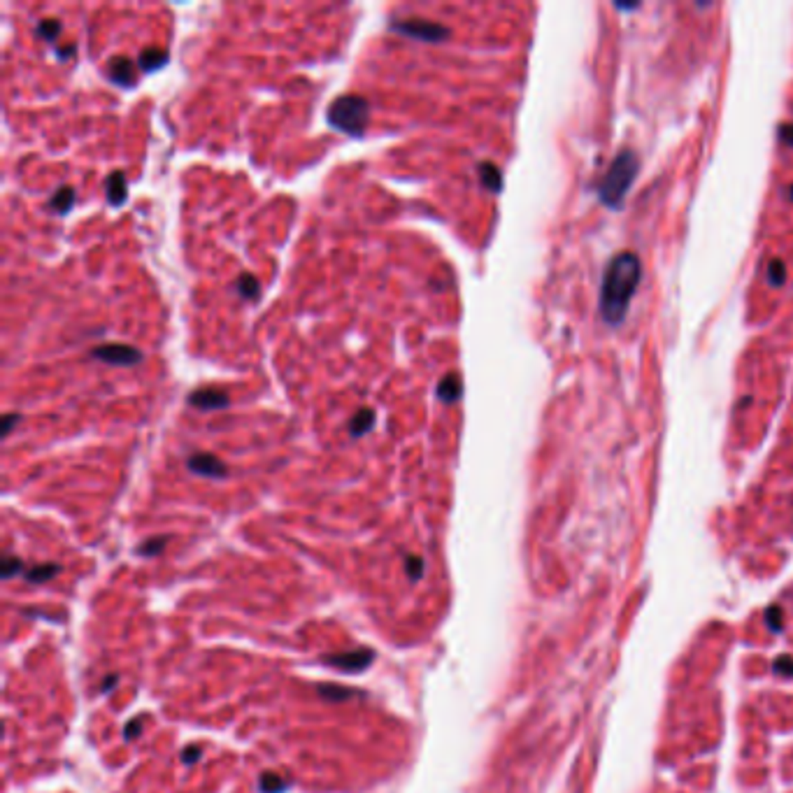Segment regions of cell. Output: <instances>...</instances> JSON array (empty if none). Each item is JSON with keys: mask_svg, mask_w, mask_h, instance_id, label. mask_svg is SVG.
Listing matches in <instances>:
<instances>
[{"mask_svg": "<svg viewBox=\"0 0 793 793\" xmlns=\"http://www.w3.org/2000/svg\"><path fill=\"white\" fill-rule=\"evenodd\" d=\"M23 568V563L19 558H14V556H8L3 561V577H12V575H17V572H19Z\"/></svg>", "mask_w": 793, "mask_h": 793, "instance_id": "obj_23", "label": "cell"}, {"mask_svg": "<svg viewBox=\"0 0 793 793\" xmlns=\"http://www.w3.org/2000/svg\"><path fill=\"white\" fill-rule=\"evenodd\" d=\"M479 180H481V184H484L486 188H491V191H498L500 188V173L493 163H481Z\"/></svg>", "mask_w": 793, "mask_h": 793, "instance_id": "obj_16", "label": "cell"}, {"mask_svg": "<svg viewBox=\"0 0 793 793\" xmlns=\"http://www.w3.org/2000/svg\"><path fill=\"white\" fill-rule=\"evenodd\" d=\"M437 398L442 402H454L461 398V377L459 375H447L442 377L440 384H437Z\"/></svg>", "mask_w": 793, "mask_h": 793, "instance_id": "obj_12", "label": "cell"}, {"mask_svg": "<svg viewBox=\"0 0 793 793\" xmlns=\"http://www.w3.org/2000/svg\"><path fill=\"white\" fill-rule=\"evenodd\" d=\"M91 356L109 365H135L142 361V354L131 345H100L91 351Z\"/></svg>", "mask_w": 793, "mask_h": 793, "instance_id": "obj_6", "label": "cell"}, {"mask_svg": "<svg viewBox=\"0 0 793 793\" xmlns=\"http://www.w3.org/2000/svg\"><path fill=\"white\" fill-rule=\"evenodd\" d=\"M168 63V54L163 50H156V47H149V50H142L140 52V58H138V65L142 68L144 72H154L158 68H163V65Z\"/></svg>", "mask_w": 793, "mask_h": 793, "instance_id": "obj_11", "label": "cell"}, {"mask_svg": "<svg viewBox=\"0 0 793 793\" xmlns=\"http://www.w3.org/2000/svg\"><path fill=\"white\" fill-rule=\"evenodd\" d=\"M375 658V651L372 649H354V651H343V654H326L321 658L326 666L331 668H340L345 673H358V670H365Z\"/></svg>", "mask_w": 793, "mask_h": 793, "instance_id": "obj_5", "label": "cell"}, {"mask_svg": "<svg viewBox=\"0 0 793 793\" xmlns=\"http://www.w3.org/2000/svg\"><path fill=\"white\" fill-rule=\"evenodd\" d=\"M391 28L395 33L405 35V38H414L422 42H442L449 38V28L442 23L422 19V17H407V19L391 21Z\"/></svg>", "mask_w": 793, "mask_h": 793, "instance_id": "obj_4", "label": "cell"}, {"mask_svg": "<svg viewBox=\"0 0 793 793\" xmlns=\"http://www.w3.org/2000/svg\"><path fill=\"white\" fill-rule=\"evenodd\" d=\"M326 119L335 131L361 138L365 126H368V119H370V105L363 96L345 94L328 105Z\"/></svg>", "mask_w": 793, "mask_h": 793, "instance_id": "obj_2", "label": "cell"}, {"mask_svg": "<svg viewBox=\"0 0 793 793\" xmlns=\"http://www.w3.org/2000/svg\"><path fill=\"white\" fill-rule=\"evenodd\" d=\"M163 547H166V538H154V540L142 542V545L138 547V554L140 556H156V554H161Z\"/></svg>", "mask_w": 793, "mask_h": 793, "instance_id": "obj_20", "label": "cell"}, {"mask_svg": "<svg viewBox=\"0 0 793 793\" xmlns=\"http://www.w3.org/2000/svg\"><path fill=\"white\" fill-rule=\"evenodd\" d=\"M198 756H200V747H188L184 749V754H182V761H184V763H193V761H198Z\"/></svg>", "mask_w": 793, "mask_h": 793, "instance_id": "obj_26", "label": "cell"}, {"mask_svg": "<svg viewBox=\"0 0 793 793\" xmlns=\"http://www.w3.org/2000/svg\"><path fill=\"white\" fill-rule=\"evenodd\" d=\"M17 422H19V414H5L3 417V424H0V435H10V431H12V426H14Z\"/></svg>", "mask_w": 793, "mask_h": 793, "instance_id": "obj_25", "label": "cell"}, {"mask_svg": "<svg viewBox=\"0 0 793 793\" xmlns=\"http://www.w3.org/2000/svg\"><path fill=\"white\" fill-rule=\"evenodd\" d=\"M61 565L56 563H42V565H35V568H30L26 572V582L28 584H45L50 582L52 577H56Z\"/></svg>", "mask_w": 793, "mask_h": 793, "instance_id": "obj_14", "label": "cell"}, {"mask_svg": "<svg viewBox=\"0 0 793 793\" xmlns=\"http://www.w3.org/2000/svg\"><path fill=\"white\" fill-rule=\"evenodd\" d=\"M38 33H40V38H45V40H56L58 38V33H61V21H56V19H45L38 26Z\"/></svg>", "mask_w": 793, "mask_h": 793, "instance_id": "obj_21", "label": "cell"}, {"mask_svg": "<svg viewBox=\"0 0 793 793\" xmlns=\"http://www.w3.org/2000/svg\"><path fill=\"white\" fill-rule=\"evenodd\" d=\"M188 470L196 472V475H203V477H212V479H219V477H226V472H228V468H226V463L221 459H217L215 454H193L191 459L186 461Z\"/></svg>", "mask_w": 793, "mask_h": 793, "instance_id": "obj_7", "label": "cell"}, {"mask_svg": "<svg viewBox=\"0 0 793 793\" xmlns=\"http://www.w3.org/2000/svg\"><path fill=\"white\" fill-rule=\"evenodd\" d=\"M105 196L109 205H121L126 200V177L121 170H114L105 180Z\"/></svg>", "mask_w": 793, "mask_h": 793, "instance_id": "obj_10", "label": "cell"}, {"mask_svg": "<svg viewBox=\"0 0 793 793\" xmlns=\"http://www.w3.org/2000/svg\"><path fill=\"white\" fill-rule=\"evenodd\" d=\"M142 724H144V719H142V717H138L135 721L126 724L124 735L128 737V740H131V737H138V735H140V730H142Z\"/></svg>", "mask_w": 793, "mask_h": 793, "instance_id": "obj_24", "label": "cell"}, {"mask_svg": "<svg viewBox=\"0 0 793 793\" xmlns=\"http://www.w3.org/2000/svg\"><path fill=\"white\" fill-rule=\"evenodd\" d=\"M75 50H77L75 45H65V47H61L56 54H58L61 58H70V54H75Z\"/></svg>", "mask_w": 793, "mask_h": 793, "instance_id": "obj_27", "label": "cell"}, {"mask_svg": "<svg viewBox=\"0 0 793 793\" xmlns=\"http://www.w3.org/2000/svg\"><path fill=\"white\" fill-rule=\"evenodd\" d=\"M117 684V675H109V677H105V684H102V691H107L109 686H114Z\"/></svg>", "mask_w": 793, "mask_h": 793, "instance_id": "obj_28", "label": "cell"}, {"mask_svg": "<svg viewBox=\"0 0 793 793\" xmlns=\"http://www.w3.org/2000/svg\"><path fill=\"white\" fill-rule=\"evenodd\" d=\"M188 402H191L193 407H198V410H221V407L228 405V395H226L221 389L203 387L188 395Z\"/></svg>", "mask_w": 793, "mask_h": 793, "instance_id": "obj_8", "label": "cell"}, {"mask_svg": "<svg viewBox=\"0 0 793 793\" xmlns=\"http://www.w3.org/2000/svg\"><path fill=\"white\" fill-rule=\"evenodd\" d=\"M72 203H75V191H72L70 186H63L61 191H56V196L52 198V207L61 215H65V212L70 210Z\"/></svg>", "mask_w": 793, "mask_h": 793, "instance_id": "obj_18", "label": "cell"}, {"mask_svg": "<svg viewBox=\"0 0 793 793\" xmlns=\"http://www.w3.org/2000/svg\"><path fill=\"white\" fill-rule=\"evenodd\" d=\"M237 291H240L242 298H256V296H259V291H261L259 279H256L254 274H249V272L240 274V277H237Z\"/></svg>", "mask_w": 793, "mask_h": 793, "instance_id": "obj_17", "label": "cell"}, {"mask_svg": "<svg viewBox=\"0 0 793 793\" xmlns=\"http://www.w3.org/2000/svg\"><path fill=\"white\" fill-rule=\"evenodd\" d=\"M319 693H321L326 700H347V698H351V695H354L351 688L331 686V684H321V686H319Z\"/></svg>", "mask_w": 793, "mask_h": 793, "instance_id": "obj_19", "label": "cell"}, {"mask_svg": "<svg viewBox=\"0 0 793 793\" xmlns=\"http://www.w3.org/2000/svg\"><path fill=\"white\" fill-rule=\"evenodd\" d=\"M405 572H407V577L417 582V579L424 575V561L419 556H407L405 558Z\"/></svg>", "mask_w": 793, "mask_h": 793, "instance_id": "obj_22", "label": "cell"}, {"mask_svg": "<svg viewBox=\"0 0 793 793\" xmlns=\"http://www.w3.org/2000/svg\"><path fill=\"white\" fill-rule=\"evenodd\" d=\"M636 168H638V161L633 154H621L617 161H614V166L609 168V175L605 177V182H602V198H605L609 205H617L621 200L628 184H631V180L636 177Z\"/></svg>", "mask_w": 793, "mask_h": 793, "instance_id": "obj_3", "label": "cell"}, {"mask_svg": "<svg viewBox=\"0 0 793 793\" xmlns=\"http://www.w3.org/2000/svg\"><path fill=\"white\" fill-rule=\"evenodd\" d=\"M107 77L112 79L114 84H119V87H133L135 84V65L131 63V58L126 56H114L112 61L107 63Z\"/></svg>", "mask_w": 793, "mask_h": 793, "instance_id": "obj_9", "label": "cell"}, {"mask_svg": "<svg viewBox=\"0 0 793 793\" xmlns=\"http://www.w3.org/2000/svg\"><path fill=\"white\" fill-rule=\"evenodd\" d=\"M372 424H375V412L368 410V407H363V410H358L356 414H354V419L349 422V433L356 437H361L372 428Z\"/></svg>", "mask_w": 793, "mask_h": 793, "instance_id": "obj_13", "label": "cell"}, {"mask_svg": "<svg viewBox=\"0 0 793 793\" xmlns=\"http://www.w3.org/2000/svg\"><path fill=\"white\" fill-rule=\"evenodd\" d=\"M640 282V261L633 254H621L609 263L602 284L600 309L609 323H619L624 319L631 296L636 294Z\"/></svg>", "mask_w": 793, "mask_h": 793, "instance_id": "obj_1", "label": "cell"}, {"mask_svg": "<svg viewBox=\"0 0 793 793\" xmlns=\"http://www.w3.org/2000/svg\"><path fill=\"white\" fill-rule=\"evenodd\" d=\"M289 784H291L289 779H282L274 772H265L259 782V789H261V793H284L286 789H289Z\"/></svg>", "mask_w": 793, "mask_h": 793, "instance_id": "obj_15", "label": "cell"}]
</instances>
